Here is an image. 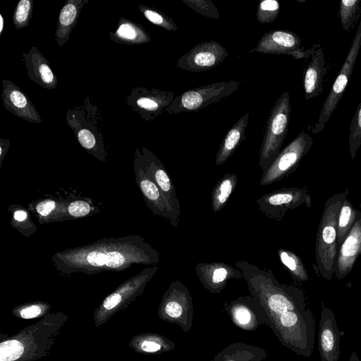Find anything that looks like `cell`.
Instances as JSON below:
<instances>
[{
  "label": "cell",
  "instance_id": "19",
  "mask_svg": "<svg viewBox=\"0 0 361 361\" xmlns=\"http://www.w3.org/2000/svg\"><path fill=\"white\" fill-rule=\"evenodd\" d=\"M340 339L341 331L334 312L322 302L318 331V348L322 361H338Z\"/></svg>",
  "mask_w": 361,
  "mask_h": 361
},
{
  "label": "cell",
  "instance_id": "23",
  "mask_svg": "<svg viewBox=\"0 0 361 361\" xmlns=\"http://www.w3.org/2000/svg\"><path fill=\"white\" fill-rule=\"evenodd\" d=\"M23 61L29 78L40 87L54 90L57 87L56 75L51 70L47 59L35 46L28 53L23 52Z\"/></svg>",
  "mask_w": 361,
  "mask_h": 361
},
{
  "label": "cell",
  "instance_id": "25",
  "mask_svg": "<svg viewBox=\"0 0 361 361\" xmlns=\"http://www.w3.org/2000/svg\"><path fill=\"white\" fill-rule=\"evenodd\" d=\"M90 0H67L60 11L55 31V41L63 47L69 39L82 8Z\"/></svg>",
  "mask_w": 361,
  "mask_h": 361
},
{
  "label": "cell",
  "instance_id": "41",
  "mask_svg": "<svg viewBox=\"0 0 361 361\" xmlns=\"http://www.w3.org/2000/svg\"><path fill=\"white\" fill-rule=\"evenodd\" d=\"M11 223L19 231L20 228H23L25 233H26L25 230L27 228L30 229L32 233L35 231L36 228L35 226L30 221L27 212L23 208H17V209L14 210Z\"/></svg>",
  "mask_w": 361,
  "mask_h": 361
},
{
  "label": "cell",
  "instance_id": "11",
  "mask_svg": "<svg viewBox=\"0 0 361 361\" xmlns=\"http://www.w3.org/2000/svg\"><path fill=\"white\" fill-rule=\"evenodd\" d=\"M312 144V137L304 130H301L296 137L280 152L269 167L262 172L259 185H271L294 172Z\"/></svg>",
  "mask_w": 361,
  "mask_h": 361
},
{
  "label": "cell",
  "instance_id": "7",
  "mask_svg": "<svg viewBox=\"0 0 361 361\" xmlns=\"http://www.w3.org/2000/svg\"><path fill=\"white\" fill-rule=\"evenodd\" d=\"M158 267L145 268L137 274L121 283L106 296L95 309L93 319L96 327L106 323L109 319L127 308L140 297L145 290L148 282L157 273Z\"/></svg>",
  "mask_w": 361,
  "mask_h": 361
},
{
  "label": "cell",
  "instance_id": "2",
  "mask_svg": "<svg viewBox=\"0 0 361 361\" xmlns=\"http://www.w3.org/2000/svg\"><path fill=\"white\" fill-rule=\"evenodd\" d=\"M159 258V253L144 238L131 234L66 249L55 253L51 260L62 274L92 275L123 271L133 264L155 265Z\"/></svg>",
  "mask_w": 361,
  "mask_h": 361
},
{
  "label": "cell",
  "instance_id": "4",
  "mask_svg": "<svg viewBox=\"0 0 361 361\" xmlns=\"http://www.w3.org/2000/svg\"><path fill=\"white\" fill-rule=\"evenodd\" d=\"M349 190L334 194L325 202L318 227L315 243V264L317 273L330 281L334 273L338 252L337 221L340 208Z\"/></svg>",
  "mask_w": 361,
  "mask_h": 361
},
{
  "label": "cell",
  "instance_id": "43",
  "mask_svg": "<svg viewBox=\"0 0 361 361\" xmlns=\"http://www.w3.org/2000/svg\"><path fill=\"white\" fill-rule=\"evenodd\" d=\"M11 143L8 140L0 138V165L6 157L8 150L10 147Z\"/></svg>",
  "mask_w": 361,
  "mask_h": 361
},
{
  "label": "cell",
  "instance_id": "39",
  "mask_svg": "<svg viewBox=\"0 0 361 361\" xmlns=\"http://www.w3.org/2000/svg\"><path fill=\"white\" fill-rule=\"evenodd\" d=\"M64 205L56 200L47 199L37 202L35 205V211L39 219L40 218L41 221L47 222V219L55 217L56 212H60L62 208H65Z\"/></svg>",
  "mask_w": 361,
  "mask_h": 361
},
{
  "label": "cell",
  "instance_id": "3",
  "mask_svg": "<svg viewBox=\"0 0 361 361\" xmlns=\"http://www.w3.org/2000/svg\"><path fill=\"white\" fill-rule=\"evenodd\" d=\"M68 319L62 312L51 313L11 336L1 337L0 361H37L48 356Z\"/></svg>",
  "mask_w": 361,
  "mask_h": 361
},
{
  "label": "cell",
  "instance_id": "17",
  "mask_svg": "<svg viewBox=\"0 0 361 361\" xmlns=\"http://www.w3.org/2000/svg\"><path fill=\"white\" fill-rule=\"evenodd\" d=\"M133 168L136 183L148 208L154 215L165 219L178 228L180 214L174 209L157 184L134 162Z\"/></svg>",
  "mask_w": 361,
  "mask_h": 361
},
{
  "label": "cell",
  "instance_id": "18",
  "mask_svg": "<svg viewBox=\"0 0 361 361\" xmlns=\"http://www.w3.org/2000/svg\"><path fill=\"white\" fill-rule=\"evenodd\" d=\"M224 307L231 322L244 331H254L266 324L260 303L251 295L225 302Z\"/></svg>",
  "mask_w": 361,
  "mask_h": 361
},
{
  "label": "cell",
  "instance_id": "15",
  "mask_svg": "<svg viewBox=\"0 0 361 361\" xmlns=\"http://www.w3.org/2000/svg\"><path fill=\"white\" fill-rule=\"evenodd\" d=\"M133 162L157 184L174 209L180 214L176 188L164 165L158 157L145 147L136 148Z\"/></svg>",
  "mask_w": 361,
  "mask_h": 361
},
{
  "label": "cell",
  "instance_id": "35",
  "mask_svg": "<svg viewBox=\"0 0 361 361\" xmlns=\"http://www.w3.org/2000/svg\"><path fill=\"white\" fill-rule=\"evenodd\" d=\"M34 2L32 0H20L16 6L12 21L17 30H21L30 25L32 18Z\"/></svg>",
  "mask_w": 361,
  "mask_h": 361
},
{
  "label": "cell",
  "instance_id": "13",
  "mask_svg": "<svg viewBox=\"0 0 361 361\" xmlns=\"http://www.w3.org/2000/svg\"><path fill=\"white\" fill-rule=\"evenodd\" d=\"M174 98L173 92L140 86L126 96V103L141 118L153 121L166 111Z\"/></svg>",
  "mask_w": 361,
  "mask_h": 361
},
{
  "label": "cell",
  "instance_id": "12",
  "mask_svg": "<svg viewBox=\"0 0 361 361\" xmlns=\"http://www.w3.org/2000/svg\"><path fill=\"white\" fill-rule=\"evenodd\" d=\"M256 204L267 218L281 222L288 210L302 205L311 207L312 198L305 188H283L264 194Z\"/></svg>",
  "mask_w": 361,
  "mask_h": 361
},
{
  "label": "cell",
  "instance_id": "9",
  "mask_svg": "<svg viewBox=\"0 0 361 361\" xmlns=\"http://www.w3.org/2000/svg\"><path fill=\"white\" fill-rule=\"evenodd\" d=\"M157 314L161 320L178 325L185 333L191 329L194 316L192 298L179 279L171 282L164 293Z\"/></svg>",
  "mask_w": 361,
  "mask_h": 361
},
{
  "label": "cell",
  "instance_id": "21",
  "mask_svg": "<svg viewBox=\"0 0 361 361\" xmlns=\"http://www.w3.org/2000/svg\"><path fill=\"white\" fill-rule=\"evenodd\" d=\"M1 84V99L7 111L30 123H42L35 106L17 85L7 79H4Z\"/></svg>",
  "mask_w": 361,
  "mask_h": 361
},
{
  "label": "cell",
  "instance_id": "30",
  "mask_svg": "<svg viewBox=\"0 0 361 361\" xmlns=\"http://www.w3.org/2000/svg\"><path fill=\"white\" fill-rule=\"evenodd\" d=\"M238 180L235 174L226 173L214 185L211 193L212 208L214 213L226 206L235 189Z\"/></svg>",
  "mask_w": 361,
  "mask_h": 361
},
{
  "label": "cell",
  "instance_id": "1",
  "mask_svg": "<svg viewBox=\"0 0 361 361\" xmlns=\"http://www.w3.org/2000/svg\"><path fill=\"white\" fill-rule=\"evenodd\" d=\"M247 282L249 292L260 303L268 326L279 342L298 355H312L315 341V319L307 308L303 291L280 283L271 271L244 260L235 262Z\"/></svg>",
  "mask_w": 361,
  "mask_h": 361
},
{
  "label": "cell",
  "instance_id": "5",
  "mask_svg": "<svg viewBox=\"0 0 361 361\" xmlns=\"http://www.w3.org/2000/svg\"><path fill=\"white\" fill-rule=\"evenodd\" d=\"M66 120L79 144L90 154L101 161L106 162L102 119L92 99L88 96L82 103L69 107Z\"/></svg>",
  "mask_w": 361,
  "mask_h": 361
},
{
  "label": "cell",
  "instance_id": "40",
  "mask_svg": "<svg viewBox=\"0 0 361 361\" xmlns=\"http://www.w3.org/2000/svg\"><path fill=\"white\" fill-rule=\"evenodd\" d=\"M189 8L196 13L205 17L219 19L220 14L216 7L210 0H181Z\"/></svg>",
  "mask_w": 361,
  "mask_h": 361
},
{
  "label": "cell",
  "instance_id": "29",
  "mask_svg": "<svg viewBox=\"0 0 361 361\" xmlns=\"http://www.w3.org/2000/svg\"><path fill=\"white\" fill-rule=\"evenodd\" d=\"M268 355L269 353L259 346L236 342L222 349L212 361H263Z\"/></svg>",
  "mask_w": 361,
  "mask_h": 361
},
{
  "label": "cell",
  "instance_id": "44",
  "mask_svg": "<svg viewBox=\"0 0 361 361\" xmlns=\"http://www.w3.org/2000/svg\"><path fill=\"white\" fill-rule=\"evenodd\" d=\"M4 27V19L2 14H0V36L1 35Z\"/></svg>",
  "mask_w": 361,
  "mask_h": 361
},
{
  "label": "cell",
  "instance_id": "31",
  "mask_svg": "<svg viewBox=\"0 0 361 361\" xmlns=\"http://www.w3.org/2000/svg\"><path fill=\"white\" fill-rule=\"evenodd\" d=\"M357 211L348 198H345L340 208L337 221L338 248L350 233L356 221Z\"/></svg>",
  "mask_w": 361,
  "mask_h": 361
},
{
  "label": "cell",
  "instance_id": "10",
  "mask_svg": "<svg viewBox=\"0 0 361 361\" xmlns=\"http://www.w3.org/2000/svg\"><path fill=\"white\" fill-rule=\"evenodd\" d=\"M361 48V21L357 28L355 37L349 49L348 55L341 68L334 82L330 91L322 106L319 115L312 133L317 134L323 130L329 121L339 101L345 90L348 81L353 73Z\"/></svg>",
  "mask_w": 361,
  "mask_h": 361
},
{
  "label": "cell",
  "instance_id": "34",
  "mask_svg": "<svg viewBox=\"0 0 361 361\" xmlns=\"http://www.w3.org/2000/svg\"><path fill=\"white\" fill-rule=\"evenodd\" d=\"M138 9L151 23L169 31H177L174 21L159 10L142 4L138 6Z\"/></svg>",
  "mask_w": 361,
  "mask_h": 361
},
{
  "label": "cell",
  "instance_id": "27",
  "mask_svg": "<svg viewBox=\"0 0 361 361\" xmlns=\"http://www.w3.org/2000/svg\"><path fill=\"white\" fill-rule=\"evenodd\" d=\"M250 114L240 117L228 130L223 138L215 157V164L219 166L225 163L234 153L245 138Z\"/></svg>",
  "mask_w": 361,
  "mask_h": 361
},
{
  "label": "cell",
  "instance_id": "37",
  "mask_svg": "<svg viewBox=\"0 0 361 361\" xmlns=\"http://www.w3.org/2000/svg\"><path fill=\"white\" fill-rule=\"evenodd\" d=\"M360 0H342L340 1L338 16L343 29L350 31L360 10Z\"/></svg>",
  "mask_w": 361,
  "mask_h": 361
},
{
  "label": "cell",
  "instance_id": "26",
  "mask_svg": "<svg viewBox=\"0 0 361 361\" xmlns=\"http://www.w3.org/2000/svg\"><path fill=\"white\" fill-rule=\"evenodd\" d=\"M109 35L113 42L128 45H140L152 41L144 27L124 17L118 20L116 30L109 31Z\"/></svg>",
  "mask_w": 361,
  "mask_h": 361
},
{
  "label": "cell",
  "instance_id": "8",
  "mask_svg": "<svg viewBox=\"0 0 361 361\" xmlns=\"http://www.w3.org/2000/svg\"><path fill=\"white\" fill-rule=\"evenodd\" d=\"M240 81L231 80L188 90L175 97L166 111L169 114L198 111L230 96L240 87Z\"/></svg>",
  "mask_w": 361,
  "mask_h": 361
},
{
  "label": "cell",
  "instance_id": "6",
  "mask_svg": "<svg viewBox=\"0 0 361 361\" xmlns=\"http://www.w3.org/2000/svg\"><path fill=\"white\" fill-rule=\"evenodd\" d=\"M290 95L284 91L267 117L259 149V166L265 171L281 152L287 136L290 118Z\"/></svg>",
  "mask_w": 361,
  "mask_h": 361
},
{
  "label": "cell",
  "instance_id": "36",
  "mask_svg": "<svg viewBox=\"0 0 361 361\" xmlns=\"http://www.w3.org/2000/svg\"><path fill=\"white\" fill-rule=\"evenodd\" d=\"M348 145L351 159L354 160L361 145V100L350 125Z\"/></svg>",
  "mask_w": 361,
  "mask_h": 361
},
{
  "label": "cell",
  "instance_id": "20",
  "mask_svg": "<svg viewBox=\"0 0 361 361\" xmlns=\"http://www.w3.org/2000/svg\"><path fill=\"white\" fill-rule=\"evenodd\" d=\"M195 269L202 286L214 294L220 293L228 280L243 279L238 268L222 262H199Z\"/></svg>",
  "mask_w": 361,
  "mask_h": 361
},
{
  "label": "cell",
  "instance_id": "33",
  "mask_svg": "<svg viewBox=\"0 0 361 361\" xmlns=\"http://www.w3.org/2000/svg\"><path fill=\"white\" fill-rule=\"evenodd\" d=\"M51 308L48 302L33 301L15 307L11 312L14 316L23 319H42L51 314Z\"/></svg>",
  "mask_w": 361,
  "mask_h": 361
},
{
  "label": "cell",
  "instance_id": "45",
  "mask_svg": "<svg viewBox=\"0 0 361 361\" xmlns=\"http://www.w3.org/2000/svg\"><path fill=\"white\" fill-rule=\"evenodd\" d=\"M349 361H360L355 351L352 352Z\"/></svg>",
  "mask_w": 361,
  "mask_h": 361
},
{
  "label": "cell",
  "instance_id": "46",
  "mask_svg": "<svg viewBox=\"0 0 361 361\" xmlns=\"http://www.w3.org/2000/svg\"><path fill=\"white\" fill-rule=\"evenodd\" d=\"M360 254H361V251H360Z\"/></svg>",
  "mask_w": 361,
  "mask_h": 361
},
{
  "label": "cell",
  "instance_id": "38",
  "mask_svg": "<svg viewBox=\"0 0 361 361\" xmlns=\"http://www.w3.org/2000/svg\"><path fill=\"white\" fill-rule=\"evenodd\" d=\"M281 6L276 0L261 1L257 8V20L262 24L273 23L279 16Z\"/></svg>",
  "mask_w": 361,
  "mask_h": 361
},
{
  "label": "cell",
  "instance_id": "22",
  "mask_svg": "<svg viewBox=\"0 0 361 361\" xmlns=\"http://www.w3.org/2000/svg\"><path fill=\"white\" fill-rule=\"evenodd\" d=\"M361 251V212L357 216L350 233L343 240L337 252L334 275L337 279H344L352 270Z\"/></svg>",
  "mask_w": 361,
  "mask_h": 361
},
{
  "label": "cell",
  "instance_id": "42",
  "mask_svg": "<svg viewBox=\"0 0 361 361\" xmlns=\"http://www.w3.org/2000/svg\"><path fill=\"white\" fill-rule=\"evenodd\" d=\"M92 211V205L86 200H75L66 206V212L75 219L85 217Z\"/></svg>",
  "mask_w": 361,
  "mask_h": 361
},
{
  "label": "cell",
  "instance_id": "28",
  "mask_svg": "<svg viewBox=\"0 0 361 361\" xmlns=\"http://www.w3.org/2000/svg\"><path fill=\"white\" fill-rule=\"evenodd\" d=\"M129 347L140 354H161L173 350L176 344L161 334L147 332L134 336L129 343Z\"/></svg>",
  "mask_w": 361,
  "mask_h": 361
},
{
  "label": "cell",
  "instance_id": "14",
  "mask_svg": "<svg viewBox=\"0 0 361 361\" xmlns=\"http://www.w3.org/2000/svg\"><path fill=\"white\" fill-rule=\"evenodd\" d=\"M300 44V38L296 33L287 30H272L267 32L249 52L291 55L300 59L308 58L317 46L314 44L311 49L304 51Z\"/></svg>",
  "mask_w": 361,
  "mask_h": 361
},
{
  "label": "cell",
  "instance_id": "32",
  "mask_svg": "<svg viewBox=\"0 0 361 361\" xmlns=\"http://www.w3.org/2000/svg\"><path fill=\"white\" fill-rule=\"evenodd\" d=\"M277 254L281 262L286 267L294 280L306 281L309 279L307 269L296 254L283 248L278 249Z\"/></svg>",
  "mask_w": 361,
  "mask_h": 361
},
{
  "label": "cell",
  "instance_id": "16",
  "mask_svg": "<svg viewBox=\"0 0 361 361\" xmlns=\"http://www.w3.org/2000/svg\"><path fill=\"white\" fill-rule=\"evenodd\" d=\"M228 55L219 42L208 40L193 46L177 60L176 66L190 72L204 71L217 66Z\"/></svg>",
  "mask_w": 361,
  "mask_h": 361
},
{
  "label": "cell",
  "instance_id": "24",
  "mask_svg": "<svg viewBox=\"0 0 361 361\" xmlns=\"http://www.w3.org/2000/svg\"><path fill=\"white\" fill-rule=\"evenodd\" d=\"M304 67L303 87L305 99L319 97L323 92V80L327 72L324 55L320 44L316 46Z\"/></svg>",
  "mask_w": 361,
  "mask_h": 361
}]
</instances>
